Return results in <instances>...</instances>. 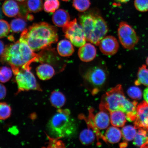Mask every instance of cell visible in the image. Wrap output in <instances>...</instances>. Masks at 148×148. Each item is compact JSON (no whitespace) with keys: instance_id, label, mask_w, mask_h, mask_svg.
<instances>
[{"instance_id":"b9f144b4","label":"cell","mask_w":148,"mask_h":148,"mask_svg":"<svg viewBox=\"0 0 148 148\" xmlns=\"http://www.w3.org/2000/svg\"><path fill=\"white\" fill-rule=\"evenodd\" d=\"M146 64H147V66H148V56L147 57V59H146Z\"/></svg>"},{"instance_id":"484cf974","label":"cell","mask_w":148,"mask_h":148,"mask_svg":"<svg viewBox=\"0 0 148 148\" xmlns=\"http://www.w3.org/2000/svg\"><path fill=\"white\" fill-rule=\"evenodd\" d=\"M122 136L126 141H130L134 139L137 132L136 129L131 125H127L122 129Z\"/></svg>"},{"instance_id":"ffe728a7","label":"cell","mask_w":148,"mask_h":148,"mask_svg":"<svg viewBox=\"0 0 148 148\" xmlns=\"http://www.w3.org/2000/svg\"><path fill=\"white\" fill-rule=\"evenodd\" d=\"M66 100L64 94L58 90H55L52 92L50 97V101L52 105L58 109H61L64 106Z\"/></svg>"},{"instance_id":"d6a6232c","label":"cell","mask_w":148,"mask_h":148,"mask_svg":"<svg viewBox=\"0 0 148 148\" xmlns=\"http://www.w3.org/2000/svg\"><path fill=\"white\" fill-rule=\"evenodd\" d=\"M134 5L136 10L140 12L148 11V0H134Z\"/></svg>"},{"instance_id":"ba28073f","label":"cell","mask_w":148,"mask_h":148,"mask_svg":"<svg viewBox=\"0 0 148 148\" xmlns=\"http://www.w3.org/2000/svg\"><path fill=\"white\" fill-rule=\"evenodd\" d=\"M31 69H20L15 73V80L17 84L18 90L16 93L29 90L42 91L36 77L31 71Z\"/></svg>"},{"instance_id":"e575fe53","label":"cell","mask_w":148,"mask_h":148,"mask_svg":"<svg viewBox=\"0 0 148 148\" xmlns=\"http://www.w3.org/2000/svg\"><path fill=\"white\" fill-rule=\"evenodd\" d=\"M7 94V90L5 86L0 83V100L3 99L5 97Z\"/></svg>"},{"instance_id":"7bdbcfd3","label":"cell","mask_w":148,"mask_h":148,"mask_svg":"<svg viewBox=\"0 0 148 148\" xmlns=\"http://www.w3.org/2000/svg\"><path fill=\"white\" fill-rule=\"evenodd\" d=\"M16 1L20 2H23L25 1V0H16Z\"/></svg>"},{"instance_id":"cb8c5ba5","label":"cell","mask_w":148,"mask_h":148,"mask_svg":"<svg viewBox=\"0 0 148 148\" xmlns=\"http://www.w3.org/2000/svg\"><path fill=\"white\" fill-rule=\"evenodd\" d=\"M148 140V131L144 129H139L134 138L133 144L135 146L140 147Z\"/></svg>"},{"instance_id":"2e32d148","label":"cell","mask_w":148,"mask_h":148,"mask_svg":"<svg viewBox=\"0 0 148 148\" xmlns=\"http://www.w3.org/2000/svg\"><path fill=\"white\" fill-rule=\"evenodd\" d=\"M52 21L56 26L63 27L70 21V16L66 11L60 9L53 13Z\"/></svg>"},{"instance_id":"836d02e7","label":"cell","mask_w":148,"mask_h":148,"mask_svg":"<svg viewBox=\"0 0 148 148\" xmlns=\"http://www.w3.org/2000/svg\"><path fill=\"white\" fill-rule=\"evenodd\" d=\"M49 142L48 147H63L64 145L61 140H59L60 139L51 137L47 135Z\"/></svg>"},{"instance_id":"60d3db41","label":"cell","mask_w":148,"mask_h":148,"mask_svg":"<svg viewBox=\"0 0 148 148\" xmlns=\"http://www.w3.org/2000/svg\"><path fill=\"white\" fill-rule=\"evenodd\" d=\"M3 18L2 12L1 9L0 8V19Z\"/></svg>"},{"instance_id":"8fae6325","label":"cell","mask_w":148,"mask_h":148,"mask_svg":"<svg viewBox=\"0 0 148 148\" xmlns=\"http://www.w3.org/2000/svg\"><path fill=\"white\" fill-rule=\"evenodd\" d=\"M136 112L134 127L145 129L148 132V103L145 101L140 103L137 106Z\"/></svg>"},{"instance_id":"44dd1931","label":"cell","mask_w":148,"mask_h":148,"mask_svg":"<svg viewBox=\"0 0 148 148\" xmlns=\"http://www.w3.org/2000/svg\"><path fill=\"white\" fill-rule=\"evenodd\" d=\"M96 135L93 129L88 127L81 131L79 136V140L83 145H90L95 141Z\"/></svg>"},{"instance_id":"9a60e30c","label":"cell","mask_w":148,"mask_h":148,"mask_svg":"<svg viewBox=\"0 0 148 148\" xmlns=\"http://www.w3.org/2000/svg\"><path fill=\"white\" fill-rule=\"evenodd\" d=\"M37 75L42 80H47L52 78L55 71L53 66L47 64H42L37 67Z\"/></svg>"},{"instance_id":"52a82bcc","label":"cell","mask_w":148,"mask_h":148,"mask_svg":"<svg viewBox=\"0 0 148 148\" xmlns=\"http://www.w3.org/2000/svg\"><path fill=\"white\" fill-rule=\"evenodd\" d=\"M120 43L125 49L132 50L139 41V37L131 25L125 21L120 22L118 29Z\"/></svg>"},{"instance_id":"1f68e13d","label":"cell","mask_w":148,"mask_h":148,"mask_svg":"<svg viewBox=\"0 0 148 148\" xmlns=\"http://www.w3.org/2000/svg\"><path fill=\"white\" fill-rule=\"evenodd\" d=\"M10 31V25L8 22L4 20H0V38L6 36Z\"/></svg>"},{"instance_id":"6da1fadb","label":"cell","mask_w":148,"mask_h":148,"mask_svg":"<svg viewBox=\"0 0 148 148\" xmlns=\"http://www.w3.org/2000/svg\"><path fill=\"white\" fill-rule=\"evenodd\" d=\"M40 58L39 54L35 53L25 42L19 40L5 46L0 62L10 65L14 74L20 69H31V64L40 62Z\"/></svg>"},{"instance_id":"30bf717a","label":"cell","mask_w":148,"mask_h":148,"mask_svg":"<svg viewBox=\"0 0 148 148\" xmlns=\"http://www.w3.org/2000/svg\"><path fill=\"white\" fill-rule=\"evenodd\" d=\"M99 49L103 54L112 56L115 55L118 51L119 44L117 39L113 36H106L99 44Z\"/></svg>"},{"instance_id":"8d00e7d4","label":"cell","mask_w":148,"mask_h":148,"mask_svg":"<svg viewBox=\"0 0 148 148\" xmlns=\"http://www.w3.org/2000/svg\"><path fill=\"white\" fill-rule=\"evenodd\" d=\"M5 49L4 43L3 42L0 40V55H1L4 51Z\"/></svg>"},{"instance_id":"277c9868","label":"cell","mask_w":148,"mask_h":148,"mask_svg":"<svg viewBox=\"0 0 148 148\" xmlns=\"http://www.w3.org/2000/svg\"><path fill=\"white\" fill-rule=\"evenodd\" d=\"M78 126L67 109H58L51 116L46 125L49 136L59 139L72 137L76 134Z\"/></svg>"},{"instance_id":"7a4b0ae2","label":"cell","mask_w":148,"mask_h":148,"mask_svg":"<svg viewBox=\"0 0 148 148\" xmlns=\"http://www.w3.org/2000/svg\"><path fill=\"white\" fill-rule=\"evenodd\" d=\"M58 39L56 28L45 22L34 23L22 32L20 41L25 42L34 51L45 49Z\"/></svg>"},{"instance_id":"d590c367","label":"cell","mask_w":148,"mask_h":148,"mask_svg":"<svg viewBox=\"0 0 148 148\" xmlns=\"http://www.w3.org/2000/svg\"><path fill=\"white\" fill-rule=\"evenodd\" d=\"M143 97L145 101L148 103V87L144 90Z\"/></svg>"},{"instance_id":"74e56055","label":"cell","mask_w":148,"mask_h":148,"mask_svg":"<svg viewBox=\"0 0 148 148\" xmlns=\"http://www.w3.org/2000/svg\"><path fill=\"white\" fill-rule=\"evenodd\" d=\"M118 2L121 3H126L128 2L130 0H115Z\"/></svg>"},{"instance_id":"5bb4252c","label":"cell","mask_w":148,"mask_h":148,"mask_svg":"<svg viewBox=\"0 0 148 148\" xmlns=\"http://www.w3.org/2000/svg\"><path fill=\"white\" fill-rule=\"evenodd\" d=\"M2 9L3 14L8 17L18 16L21 10L20 3L14 0H6L3 3Z\"/></svg>"},{"instance_id":"83f0119b","label":"cell","mask_w":148,"mask_h":148,"mask_svg":"<svg viewBox=\"0 0 148 148\" xmlns=\"http://www.w3.org/2000/svg\"><path fill=\"white\" fill-rule=\"evenodd\" d=\"M90 0H73V6L79 12H84L89 8Z\"/></svg>"},{"instance_id":"f35d334b","label":"cell","mask_w":148,"mask_h":148,"mask_svg":"<svg viewBox=\"0 0 148 148\" xmlns=\"http://www.w3.org/2000/svg\"><path fill=\"white\" fill-rule=\"evenodd\" d=\"M127 146V143L126 142H125L120 144V147H125Z\"/></svg>"},{"instance_id":"4dcf8cb0","label":"cell","mask_w":148,"mask_h":148,"mask_svg":"<svg viewBox=\"0 0 148 148\" xmlns=\"http://www.w3.org/2000/svg\"><path fill=\"white\" fill-rule=\"evenodd\" d=\"M127 93L132 99L140 100L142 97V92L140 88L136 86H132L127 90Z\"/></svg>"},{"instance_id":"f1b7e54d","label":"cell","mask_w":148,"mask_h":148,"mask_svg":"<svg viewBox=\"0 0 148 148\" xmlns=\"http://www.w3.org/2000/svg\"><path fill=\"white\" fill-rule=\"evenodd\" d=\"M12 71L6 66L0 67V82L5 83L8 82L12 77Z\"/></svg>"},{"instance_id":"7c38bea8","label":"cell","mask_w":148,"mask_h":148,"mask_svg":"<svg viewBox=\"0 0 148 148\" xmlns=\"http://www.w3.org/2000/svg\"><path fill=\"white\" fill-rule=\"evenodd\" d=\"M100 111L95 115L90 112V117L94 125L99 130L106 129L110 125V116L108 112L105 109L99 108Z\"/></svg>"},{"instance_id":"ac0fdd59","label":"cell","mask_w":148,"mask_h":148,"mask_svg":"<svg viewBox=\"0 0 148 148\" xmlns=\"http://www.w3.org/2000/svg\"><path fill=\"white\" fill-rule=\"evenodd\" d=\"M57 50L60 55L62 57H69L73 54L75 50L69 40L64 39L60 40L57 45Z\"/></svg>"},{"instance_id":"4316f807","label":"cell","mask_w":148,"mask_h":148,"mask_svg":"<svg viewBox=\"0 0 148 148\" xmlns=\"http://www.w3.org/2000/svg\"><path fill=\"white\" fill-rule=\"evenodd\" d=\"M60 6L58 0H45L43 8L47 13H54Z\"/></svg>"},{"instance_id":"d4e9b609","label":"cell","mask_w":148,"mask_h":148,"mask_svg":"<svg viewBox=\"0 0 148 148\" xmlns=\"http://www.w3.org/2000/svg\"><path fill=\"white\" fill-rule=\"evenodd\" d=\"M25 3L30 12H38L42 11L43 8L42 0H27Z\"/></svg>"},{"instance_id":"d6986e66","label":"cell","mask_w":148,"mask_h":148,"mask_svg":"<svg viewBox=\"0 0 148 148\" xmlns=\"http://www.w3.org/2000/svg\"><path fill=\"white\" fill-rule=\"evenodd\" d=\"M111 124L114 126L121 127L126 122V116L124 112L118 110L110 112Z\"/></svg>"},{"instance_id":"9c48e42d","label":"cell","mask_w":148,"mask_h":148,"mask_svg":"<svg viewBox=\"0 0 148 148\" xmlns=\"http://www.w3.org/2000/svg\"><path fill=\"white\" fill-rule=\"evenodd\" d=\"M62 30L66 38L76 47H80L86 43L84 29L75 18L63 27Z\"/></svg>"},{"instance_id":"f546056e","label":"cell","mask_w":148,"mask_h":148,"mask_svg":"<svg viewBox=\"0 0 148 148\" xmlns=\"http://www.w3.org/2000/svg\"><path fill=\"white\" fill-rule=\"evenodd\" d=\"M12 114V109L9 105L5 102H0V120L8 119Z\"/></svg>"},{"instance_id":"7402d4cb","label":"cell","mask_w":148,"mask_h":148,"mask_svg":"<svg viewBox=\"0 0 148 148\" xmlns=\"http://www.w3.org/2000/svg\"><path fill=\"white\" fill-rule=\"evenodd\" d=\"M134 83L136 86L143 84L148 86V68L146 65H142L138 68L137 79Z\"/></svg>"},{"instance_id":"3957f363","label":"cell","mask_w":148,"mask_h":148,"mask_svg":"<svg viewBox=\"0 0 148 148\" xmlns=\"http://www.w3.org/2000/svg\"><path fill=\"white\" fill-rule=\"evenodd\" d=\"M137 104L136 101H131L125 98L121 85L119 84L103 95L99 108L105 109L109 112L121 111L125 114L127 119L132 122L136 118Z\"/></svg>"},{"instance_id":"ee69618b","label":"cell","mask_w":148,"mask_h":148,"mask_svg":"<svg viewBox=\"0 0 148 148\" xmlns=\"http://www.w3.org/2000/svg\"><path fill=\"white\" fill-rule=\"evenodd\" d=\"M62 1H70V0H62Z\"/></svg>"},{"instance_id":"5b68a950","label":"cell","mask_w":148,"mask_h":148,"mask_svg":"<svg viewBox=\"0 0 148 148\" xmlns=\"http://www.w3.org/2000/svg\"><path fill=\"white\" fill-rule=\"evenodd\" d=\"M79 20L86 34L87 40L99 45L108 31V25L104 19L98 13L90 11L79 15Z\"/></svg>"},{"instance_id":"603a6c76","label":"cell","mask_w":148,"mask_h":148,"mask_svg":"<svg viewBox=\"0 0 148 148\" xmlns=\"http://www.w3.org/2000/svg\"><path fill=\"white\" fill-rule=\"evenodd\" d=\"M10 25L12 32L18 33L23 32L26 28L27 24L25 18L18 17L12 20Z\"/></svg>"},{"instance_id":"f6af8a7d","label":"cell","mask_w":148,"mask_h":148,"mask_svg":"<svg viewBox=\"0 0 148 148\" xmlns=\"http://www.w3.org/2000/svg\"><path fill=\"white\" fill-rule=\"evenodd\" d=\"M0 1H1V0H0Z\"/></svg>"},{"instance_id":"8992f818","label":"cell","mask_w":148,"mask_h":148,"mask_svg":"<svg viewBox=\"0 0 148 148\" xmlns=\"http://www.w3.org/2000/svg\"><path fill=\"white\" fill-rule=\"evenodd\" d=\"M84 86L92 95H95L104 88L107 83L108 74L104 67L95 66L88 68L83 75Z\"/></svg>"},{"instance_id":"ab89813d","label":"cell","mask_w":148,"mask_h":148,"mask_svg":"<svg viewBox=\"0 0 148 148\" xmlns=\"http://www.w3.org/2000/svg\"><path fill=\"white\" fill-rule=\"evenodd\" d=\"M141 148H148V140L145 143H144L143 145H142L141 147Z\"/></svg>"},{"instance_id":"e0dca14e","label":"cell","mask_w":148,"mask_h":148,"mask_svg":"<svg viewBox=\"0 0 148 148\" xmlns=\"http://www.w3.org/2000/svg\"><path fill=\"white\" fill-rule=\"evenodd\" d=\"M122 136L121 131L113 126L107 128L104 136L106 142L115 144L120 141Z\"/></svg>"},{"instance_id":"4fadbf2b","label":"cell","mask_w":148,"mask_h":148,"mask_svg":"<svg viewBox=\"0 0 148 148\" xmlns=\"http://www.w3.org/2000/svg\"><path fill=\"white\" fill-rule=\"evenodd\" d=\"M78 55L79 59L83 62H91L97 56V50L91 43H86L79 48Z\"/></svg>"}]
</instances>
